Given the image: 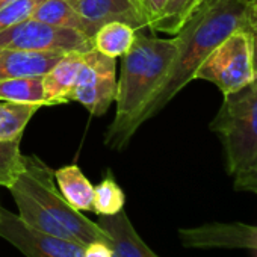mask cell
Returning a JSON list of instances; mask_svg holds the SVG:
<instances>
[{"label":"cell","instance_id":"obj_15","mask_svg":"<svg viewBox=\"0 0 257 257\" xmlns=\"http://www.w3.org/2000/svg\"><path fill=\"white\" fill-rule=\"evenodd\" d=\"M137 38V29L122 22H109L101 25L92 35L94 50L109 56L122 58Z\"/></svg>","mask_w":257,"mask_h":257},{"label":"cell","instance_id":"obj_22","mask_svg":"<svg viewBox=\"0 0 257 257\" xmlns=\"http://www.w3.org/2000/svg\"><path fill=\"white\" fill-rule=\"evenodd\" d=\"M43 0H10L0 8V32L32 17Z\"/></svg>","mask_w":257,"mask_h":257},{"label":"cell","instance_id":"obj_2","mask_svg":"<svg viewBox=\"0 0 257 257\" xmlns=\"http://www.w3.org/2000/svg\"><path fill=\"white\" fill-rule=\"evenodd\" d=\"M8 189L17 204L19 218L29 227L82 245H109L103 228L65 201L56 186L55 171L40 158L25 156L23 171Z\"/></svg>","mask_w":257,"mask_h":257},{"label":"cell","instance_id":"obj_5","mask_svg":"<svg viewBox=\"0 0 257 257\" xmlns=\"http://www.w3.org/2000/svg\"><path fill=\"white\" fill-rule=\"evenodd\" d=\"M194 79L212 82L224 95L239 92L255 80L252 46L243 28L231 32L204 59Z\"/></svg>","mask_w":257,"mask_h":257},{"label":"cell","instance_id":"obj_3","mask_svg":"<svg viewBox=\"0 0 257 257\" xmlns=\"http://www.w3.org/2000/svg\"><path fill=\"white\" fill-rule=\"evenodd\" d=\"M246 0H201L179 31L177 55L168 77L141 116V124L159 113L191 80L209 53L231 32L243 28Z\"/></svg>","mask_w":257,"mask_h":257},{"label":"cell","instance_id":"obj_23","mask_svg":"<svg viewBox=\"0 0 257 257\" xmlns=\"http://www.w3.org/2000/svg\"><path fill=\"white\" fill-rule=\"evenodd\" d=\"M243 29L249 35L251 46H252V64H254V74L257 83V0H246L245 4V17H243Z\"/></svg>","mask_w":257,"mask_h":257},{"label":"cell","instance_id":"obj_16","mask_svg":"<svg viewBox=\"0 0 257 257\" xmlns=\"http://www.w3.org/2000/svg\"><path fill=\"white\" fill-rule=\"evenodd\" d=\"M0 101H13L22 104L47 106L44 98L43 76L16 77L0 80Z\"/></svg>","mask_w":257,"mask_h":257},{"label":"cell","instance_id":"obj_17","mask_svg":"<svg viewBox=\"0 0 257 257\" xmlns=\"http://www.w3.org/2000/svg\"><path fill=\"white\" fill-rule=\"evenodd\" d=\"M31 19L52 26L76 29L86 34L85 23L82 22L80 16L77 14L70 0H43L35 8Z\"/></svg>","mask_w":257,"mask_h":257},{"label":"cell","instance_id":"obj_4","mask_svg":"<svg viewBox=\"0 0 257 257\" xmlns=\"http://www.w3.org/2000/svg\"><path fill=\"white\" fill-rule=\"evenodd\" d=\"M210 128L222 141L227 173L234 176L257 155V86L224 95Z\"/></svg>","mask_w":257,"mask_h":257},{"label":"cell","instance_id":"obj_13","mask_svg":"<svg viewBox=\"0 0 257 257\" xmlns=\"http://www.w3.org/2000/svg\"><path fill=\"white\" fill-rule=\"evenodd\" d=\"M64 53L58 52H28L14 49H0V80L43 76Z\"/></svg>","mask_w":257,"mask_h":257},{"label":"cell","instance_id":"obj_11","mask_svg":"<svg viewBox=\"0 0 257 257\" xmlns=\"http://www.w3.org/2000/svg\"><path fill=\"white\" fill-rule=\"evenodd\" d=\"M97 224L109 236L113 257H159L141 239L124 210L112 216H98Z\"/></svg>","mask_w":257,"mask_h":257},{"label":"cell","instance_id":"obj_6","mask_svg":"<svg viewBox=\"0 0 257 257\" xmlns=\"http://www.w3.org/2000/svg\"><path fill=\"white\" fill-rule=\"evenodd\" d=\"M0 49H14L28 52H58L85 53L94 49L92 38L86 34L52 26L34 19H28L0 32Z\"/></svg>","mask_w":257,"mask_h":257},{"label":"cell","instance_id":"obj_12","mask_svg":"<svg viewBox=\"0 0 257 257\" xmlns=\"http://www.w3.org/2000/svg\"><path fill=\"white\" fill-rule=\"evenodd\" d=\"M82 62L83 53H67L46 74H43L44 98L47 106L61 104L71 100Z\"/></svg>","mask_w":257,"mask_h":257},{"label":"cell","instance_id":"obj_9","mask_svg":"<svg viewBox=\"0 0 257 257\" xmlns=\"http://www.w3.org/2000/svg\"><path fill=\"white\" fill-rule=\"evenodd\" d=\"M183 246L194 249H252L257 251V225L243 222H209L180 228Z\"/></svg>","mask_w":257,"mask_h":257},{"label":"cell","instance_id":"obj_18","mask_svg":"<svg viewBox=\"0 0 257 257\" xmlns=\"http://www.w3.org/2000/svg\"><path fill=\"white\" fill-rule=\"evenodd\" d=\"M200 4L201 0H167L165 7L149 28L155 32L177 35Z\"/></svg>","mask_w":257,"mask_h":257},{"label":"cell","instance_id":"obj_20","mask_svg":"<svg viewBox=\"0 0 257 257\" xmlns=\"http://www.w3.org/2000/svg\"><path fill=\"white\" fill-rule=\"evenodd\" d=\"M125 195L119 185L115 182L110 173L94 186V200H92V212L98 216H112L124 210Z\"/></svg>","mask_w":257,"mask_h":257},{"label":"cell","instance_id":"obj_19","mask_svg":"<svg viewBox=\"0 0 257 257\" xmlns=\"http://www.w3.org/2000/svg\"><path fill=\"white\" fill-rule=\"evenodd\" d=\"M38 109L40 106L37 104L0 101V140L23 135L28 122Z\"/></svg>","mask_w":257,"mask_h":257},{"label":"cell","instance_id":"obj_28","mask_svg":"<svg viewBox=\"0 0 257 257\" xmlns=\"http://www.w3.org/2000/svg\"><path fill=\"white\" fill-rule=\"evenodd\" d=\"M252 85H254V86H257V83H252Z\"/></svg>","mask_w":257,"mask_h":257},{"label":"cell","instance_id":"obj_27","mask_svg":"<svg viewBox=\"0 0 257 257\" xmlns=\"http://www.w3.org/2000/svg\"><path fill=\"white\" fill-rule=\"evenodd\" d=\"M7 2H10V0H0V8H2Z\"/></svg>","mask_w":257,"mask_h":257},{"label":"cell","instance_id":"obj_25","mask_svg":"<svg viewBox=\"0 0 257 257\" xmlns=\"http://www.w3.org/2000/svg\"><path fill=\"white\" fill-rule=\"evenodd\" d=\"M83 257H113L112 248L104 242H92L85 245Z\"/></svg>","mask_w":257,"mask_h":257},{"label":"cell","instance_id":"obj_7","mask_svg":"<svg viewBox=\"0 0 257 257\" xmlns=\"http://www.w3.org/2000/svg\"><path fill=\"white\" fill-rule=\"evenodd\" d=\"M116 95L115 59L97 50L83 53L82 68L71 100L83 104L92 115H104Z\"/></svg>","mask_w":257,"mask_h":257},{"label":"cell","instance_id":"obj_26","mask_svg":"<svg viewBox=\"0 0 257 257\" xmlns=\"http://www.w3.org/2000/svg\"><path fill=\"white\" fill-rule=\"evenodd\" d=\"M165 4H167V0H143V5L149 16V26L156 19V16L162 11Z\"/></svg>","mask_w":257,"mask_h":257},{"label":"cell","instance_id":"obj_21","mask_svg":"<svg viewBox=\"0 0 257 257\" xmlns=\"http://www.w3.org/2000/svg\"><path fill=\"white\" fill-rule=\"evenodd\" d=\"M22 137L0 140V186L7 189L17 180L25 167V155L20 150Z\"/></svg>","mask_w":257,"mask_h":257},{"label":"cell","instance_id":"obj_1","mask_svg":"<svg viewBox=\"0 0 257 257\" xmlns=\"http://www.w3.org/2000/svg\"><path fill=\"white\" fill-rule=\"evenodd\" d=\"M177 37L153 38L137 35L122 56L116 83V112L104 138L112 150H122L141 125V116L165 83L177 55Z\"/></svg>","mask_w":257,"mask_h":257},{"label":"cell","instance_id":"obj_8","mask_svg":"<svg viewBox=\"0 0 257 257\" xmlns=\"http://www.w3.org/2000/svg\"><path fill=\"white\" fill-rule=\"evenodd\" d=\"M0 237L26 257H83L85 245L29 227L19 215L0 206Z\"/></svg>","mask_w":257,"mask_h":257},{"label":"cell","instance_id":"obj_14","mask_svg":"<svg viewBox=\"0 0 257 257\" xmlns=\"http://www.w3.org/2000/svg\"><path fill=\"white\" fill-rule=\"evenodd\" d=\"M55 182L65 201L79 212H92L94 186L77 165H67L55 171Z\"/></svg>","mask_w":257,"mask_h":257},{"label":"cell","instance_id":"obj_29","mask_svg":"<svg viewBox=\"0 0 257 257\" xmlns=\"http://www.w3.org/2000/svg\"><path fill=\"white\" fill-rule=\"evenodd\" d=\"M255 257H257V251H255Z\"/></svg>","mask_w":257,"mask_h":257},{"label":"cell","instance_id":"obj_10","mask_svg":"<svg viewBox=\"0 0 257 257\" xmlns=\"http://www.w3.org/2000/svg\"><path fill=\"white\" fill-rule=\"evenodd\" d=\"M85 23L88 37L109 22H122L134 29L149 28L143 0H70Z\"/></svg>","mask_w":257,"mask_h":257},{"label":"cell","instance_id":"obj_24","mask_svg":"<svg viewBox=\"0 0 257 257\" xmlns=\"http://www.w3.org/2000/svg\"><path fill=\"white\" fill-rule=\"evenodd\" d=\"M233 177H234V189L236 191L257 194V155L252 158V161L245 168H242Z\"/></svg>","mask_w":257,"mask_h":257}]
</instances>
